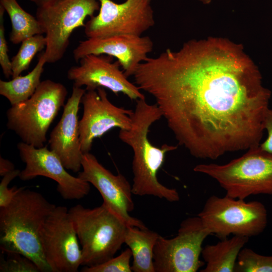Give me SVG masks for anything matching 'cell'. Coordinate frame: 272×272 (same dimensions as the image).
Instances as JSON below:
<instances>
[{"instance_id": "obj_1", "label": "cell", "mask_w": 272, "mask_h": 272, "mask_svg": "<svg viewBox=\"0 0 272 272\" xmlns=\"http://www.w3.org/2000/svg\"><path fill=\"white\" fill-rule=\"evenodd\" d=\"M133 77L193 157L214 160L259 145L271 92L241 45L223 38L190 40L148 57Z\"/></svg>"}, {"instance_id": "obj_2", "label": "cell", "mask_w": 272, "mask_h": 272, "mask_svg": "<svg viewBox=\"0 0 272 272\" xmlns=\"http://www.w3.org/2000/svg\"><path fill=\"white\" fill-rule=\"evenodd\" d=\"M131 115V125L128 129H120V140L132 149L133 194L153 195L169 202L178 201L180 196L175 188L161 184L157 178L158 171L163 165L166 154L175 150L177 147L163 144L161 147L154 146L149 139L151 126L163 117L156 104H151L146 98L136 101Z\"/></svg>"}, {"instance_id": "obj_3", "label": "cell", "mask_w": 272, "mask_h": 272, "mask_svg": "<svg viewBox=\"0 0 272 272\" xmlns=\"http://www.w3.org/2000/svg\"><path fill=\"white\" fill-rule=\"evenodd\" d=\"M56 206L41 193L23 187L7 206L0 208V248L31 259L40 272H52L41 242L43 225Z\"/></svg>"}, {"instance_id": "obj_4", "label": "cell", "mask_w": 272, "mask_h": 272, "mask_svg": "<svg viewBox=\"0 0 272 272\" xmlns=\"http://www.w3.org/2000/svg\"><path fill=\"white\" fill-rule=\"evenodd\" d=\"M69 212L81 245V265L108 261L124 243L127 225L103 203L93 209L78 204Z\"/></svg>"}, {"instance_id": "obj_5", "label": "cell", "mask_w": 272, "mask_h": 272, "mask_svg": "<svg viewBox=\"0 0 272 272\" xmlns=\"http://www.w3.org/2000/svg\"><path fill=\"white\" fill-rule=\"evenodd\" d=\"M193 171L216 180L226 195L232 198L245 199L251 195H272V154L258 146L227 164H201Z\"/></svg>"}, {"instance_id": "obj_6", "label": "cell", "mask_w": 272, "mask_h": 272, "mask_svg": "<svg viewBox=\"0 0 272 272\" xmlns=\"http://www.w3.org/2000/svg\"><path fill=\"white\" fill-rule=\"evenodd\" d=\"M67 95L61 83L50 80L41 81L34 94L27 100L12 105L7 111V126L22 142L42 148L46 133Z\"/></svg>"}, {"instance_id": "obj_7", "label": "cell", "mask_w": 272, "mask_h": 272, "mask_svg": "<svg viewBox=\"0 0 272 272\" xmlns=\"http://www.w3.org/2000/svg\"><path fill=\"white\" fill-rule=\"evenodd\" d=\"M197 216L211 235L221 239L231 234L248 238L258 235L267 223V210L263 203L226 195L209 197Z\"/></svg>"}, {"instance_id": "obj_8", "label": "cell", "mask_w": 272, "mask_h": 272, "mask_svg": "<svg viewBox=\"0 0 272 272\" xmlns=\"http://www.w3.org/2000/svg\"><path fill=\"white\" fill-rule=\"evenodd\" d=\"M99 9L98 0H60L37 7L36 17L45 34L46 63H55L62 58L73 32L85 27L86 18L94 16Z\"/></svg>"}, {"instance_id": "obj_9", "label": "cell", "mask_w": 272, "mask_h": 272, "mask_svg": "<svg viewBox=\"0 0 272 272\" xmlns=\"http://www.w3.org/2000/svg\"><path fill=\"white\" fill-rule=\"evenodd\" d=\"M211 235L200 218L183 221L176 236H159L154 250L156 272H196L205 263L199 259L204 240Z\"/></svg>"}, {"instance_id": "obj_10", "label": "cell", "mask_w": 272, "mask_h": 272, "mask_svg": "<svg viewBox=\"0 0 272 272\" xmlns=\"http://www.w3.org/2000/svg\"><path fill=\"white\" fill-rule=\"evenodd\" d=\"M98 1V14L90 18L84 27L88 38L141 36L155 24L153 11L148 0H126L119 4L112 0Z\"/></svg>"}, {"instance_id": "obj_11", "label": "cell", "mask_w": 272, "mask_h": 272, "mask_svg": "<svg viewBox=\"0 0 272 272\" xmlns=\"http://www.w3.org/2000/svg\"><path fill=\"white\" fill-rule=\"evenodd\" d=\"M43 253L52 272H77L82 252L69 210L56 206L46 219L40 233Z\"/></svg>"}, {"instance_id": "obj_12", "label": "cell", "mask_w": 272, "mask_h": 272, "mask_svg": "<svg viewBox=\"0 0 272 272\" xmlns=\"http://www.w3.org/2000/svg\"><path fill=\"white\" fill-rule=\"evenodd\" d=\"M81 103L83 113L79 120V131L83 154L90 152L95 139L113 128L128 129L131 126L133 110L112 103L103 88L86 90Z\"/></svg>"}, {"instance_id": "obj_13", "label": "cell", "mask_w": 272, "mask_h": 272, "mask_svg": "<svg viewBox=\"0 0 272 272\" xmlns=\"http://www.w3.org/2000/svg\"><path fill=\"white\" fill-rule=\"evenodd\" d=\"M83 170L78 177L92 184L100 192L103 203L127 226L147 228L129 213L134 209L132 186L120 173L114 175L105 168L90 152L83 154Z\"/></svg>"}, {"instance_id": "obj_14", "label": "cell", "mask_w": 272, "mask_h": 272, "mask_svg": "<svg viewBox=\"0 0 272 272\" xmlns=\"http://www.w3.org/2000/svg\"><path fill=\"white\" fill-rule=\"evenodd\" d=\"M17 148L26 165L19 176L22 180L38 176L52 179L57 183V190L65 199H79L89 193L90 184L69 173L58 157L47 147L38 148L22 142Z\"/></svg>"}, {"instance_id": "obj_15", "label": "cell", "mask_w": 272, "mask_h": 272, "mask_svg": "<svg viewBox=\"0 0 272 272\" xmlns=\"http://www.w3.org/2000/svg\"><path fill=\"white\" fill-rule=\"evenodd\" d=\"M107 55L90 54L82 57L80 64L71 67L67 78L78 87L86 86V90L107 88L114 94L122 93L131 100L145 98L139 88L130 82L120 70L119 62H112Z\"/></svg>"}, {"instance_id": "obj_16", "label": "cell", "mask_w": 272, "mask_h": 272, "mask_svg": "<svg viewBox=\"0 0 272 272\" xmlns=\"http://www.w3.org/2000/svg\"><path fill=\"white\" fill-rule=\"evenodd\" d=\"M153 48V42L148 36L117 35L88 38L80 41L73 51V56L77 61L90 54L114 57L128 78L133 76L139 65L148 57Z\"/></svg>"}, {"instance_id": "obj_17", "label": "cell", "mask_w": 272, "mask_h": 272, "mask_svg": "<svg viewBox=\"0 0 272 272\" xmlns=\"http://www.w3.org/2000/svg\"><path fill=\"white\" fill-rule=\"evenodd\" d=\"M86 89L73 86L72 93L63 106L61 118L51 131L48 143L50 149L60 159L64 167L74 172L82 168L78 112Z\"/></svg>"}, {"instance_id": "obj_18", "label": "cell", "mask_w": 272, "mask_h": 272, "mask_svg": "<svg viewBox=\"0 0 272 272\" xmlns=\"http://www.w3.org/2000/svg\"><path fill=\"white\" fill-rule=\"evenodd\" d=\"M248 239L247 237L234 236L216 244L206 245L201 254L206 266L200 271L234 272L239 253Z\"/></svg>"}, {"instance_id": "obj_19", "label": "cell", "mask_w": 272, "mask_h": 272, "mask_svg": "<svg viewBox=\"0 0 272 272\" xmlns=\"http://www.w3.org/2000/svg\"><path fill=\"white\" fill-rule=\"evenodd\" d=\"M160 235L147 228L127 226L124 238L133 258L131 266L134 272H156L154 250Z\"/></svg>"}, {"instance_id": "obj_20", "label": "cell", "mask_w": 272, "mask_h": 272, "mask_svg": "<svg viewBox=\"0 0 272 272\" xmlns=\"http://www.w3.org/2000/svg\"><path fill=\"white\" fill-rule=\"evenodd\" d=\"M46 63L44 52L39 57L34 68L25 76H19L9 81L0 80V94L6 97L11 105L28 99L41 83L40 78Z\"/></svg>"}, {"instance_id": "obj_21", "label": "cell", "mask_w": 272, "mask_h": 272, "mask_svg": "<svg viewBox=\"0 0 272 272\" xmlns=\"http://www.w3.org/2000/svg\"><path fill=\"white\" fill-rule=\"evenodd\" d=\"M0 4L11 22L9 39L12 43L17 44L34 35L44 34L37 18L25 11L17 0H0Z\"/></svg>"}, {"instance_id": "obj_22", "label": "cell", "mask_w": 272, "mask_h": 272, "mask_svg": "<svg viewBox=\"0 0 272 272\" xmlns=\"http://www.w3.org/2000/svg\"><path fill=\"white\" fill-rule=\"evenodd\" d=\"M46 40L43 34H37L28 38L21 42L17 54L12 58V78L20 75L27 70L37 52L46 47Z\"/></svg>"}, {"instance_id": "obj_23", "label": "cell", "mask_w": 272, "mask_h": 272, "mask_svg": "<svg viewBox=\"0 0 272 272\" xmlns=\"http://www.w3.org/2000/svg\"><path fill=\"white\" fill-rule=\"evenodd\" d=\"M234 271L272 272V256L262 255L250 248H242L239 253Z\"/></svg>"}, {"instance_id": "obj_24", "label": "cell", "mask_w": 272, "mask_h": 272, "mask_svg": "<svg viewBox=\"0 0 272 272\" xmlns=\"http://www.w3.org/2000/svg\"><path fill=\"white\" fill-rule=\"evenodd\" d=\"M132 253L129 248L116 257H113L108 261L92 266H84L81 269L83 272H131L132 271L130 260Z\"/></svg>"}, {"instance_id": "obj_25", "label": "cell", "mask_w": 272, "mask_h": 272, "mask_svg": "<svg viewBox=\"0 0 272 272\" xmlns=\"http://www.w3.org/2000/svg\"><path fill=\"white\" fill-rule=\"evenodd\" d=\"M6 259L1 256V272H40L38 266L29 258L16 253H6Z\"/></svg>"}, {"instance_id": "obj_26", "label": "cell", "mask_w": 272, "mask_h": 272, "mask_svg": "<svg viewBox=\"0 0 272 272\" xmlns=\"http://www.w3.org/2000/svg\"><path fill=\"white\" fill-rule=\"evenodd\" d=\"M20 171L18 169H15L3 176L0 183V208L5 207L9 204L14 196L23 187L17 188L15 186L9 188L8 187L12 180L19 177Z\"/></svg>"}, {"instance_id": "obj_27", "label": "cell", "mask_w": 272, "mask_h": 272, "mask_svg": "<svg viewBox=\"0 0 272 272\" xmlns=\"http://www.w3.org/2000/svg\"><path fill=\"white\" fill-rule=\"evenodd\" d=\"M4 9L0 6V64L6 78L12 76L11 60L8 55V47L5 35Z\"/></svg>"}, {"instance_id": "obj_28", "label": "cell", "mask_w": 272, "mask_h": 272, "mask_svg": "<svg viewBox=\"0 0 272 272\" xmlns=\"http://www.w3.org/2000/svg\"><path fill=\"white\" fill-rule=\"evenodd\" d=\"M264 129L267 132L266 139L258 146L259 148L266 153L272 154V110L268 108L263 120Z\"/></svg>"}, {"instance_id": "obj_29", "label": "cell", "mask_w": 272, "mask_h": 272, "mask_svg": "<svg viewBox=\"0 0 272 272\" xmlns=\"http://www.w3.org/2000/svg\"><path fill=\"white\" fill-rule=\"evenodd\" d=\"M14 165L9 160L0 157V175L4 176L15 170Z\"/></svg>"}, {"instance_id": "obj_30", "label": "cell", "mask_w": 272, "mask_h": 272, "mask_svg": "<svg viewBox=\"0 0 272 272\" xmlns=\"http://www.w3.org/2000/svg\"><path fill=\"white\" fill-rule=\"evenodd\" d=\"M35 4L37 7H43L51 5L60 0H30Z\"/></svg>"}, {"instance_id": "obj_31", "label": "cell", "mask_w": 272, "mask_h": 272, "mask_svg": "<svg viewBox=\"0 0 272 272\" xmlns=\"http://www.w3.org/2000/svg\"><path fill=\"white\" fill-rule=\"evenodd\" d=\"M198 1L202 2L203 4H208L210 3L212 0H198Z\"/></svg>"}, {"instance_id": "obj_32", "label": "cell", "mask_w": 272, "mask_h": 272, "mask_svg": "<svg viewBox=\"0 0 272 272\" xmlns=\"http://www.w3.org/2000/svg\"><path fill=\"white\" fill-rule=\"evenodd\" d=\"M148 1H149L151 2V0H148Z\"/></svg>"}]
</instances>
